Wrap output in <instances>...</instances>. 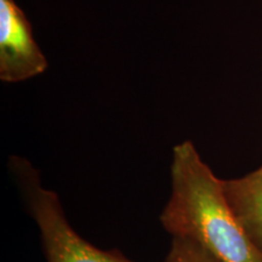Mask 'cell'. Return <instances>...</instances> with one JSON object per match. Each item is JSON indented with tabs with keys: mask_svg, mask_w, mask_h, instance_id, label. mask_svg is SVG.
Here are the masks:
<instances>
[{
	"mask_svg": "<svg viewBox=\"0 0 262 262\" xmlns=\"http://www.w3.org/2000/svg\"><path fill=\"white\" fill-rule=\"evenodd\" d=\"M163 262H220L204 247L189 238L171 237L169 253Z\"/></svg>",
	"mask_w": 262,
	"mask_h": 262,
	"instance_id": "5b68a950",
	"label": "cell"
},
{
	"mask_svg": "<svg viewBox=\"0 0 262 262\" xmlns=\"http://www.w3.org/2000/svg\"><path fill=\"white\" fill-rule=\"evenodd\" d=\"M170 178L171 192L159 220L171 237L192 239L220 262H262V251L226 201L222 180L192 141L173 147Z\"/></svg>",
	"mask_w": 262,
	"mask_h": 262,
	"instance_id": "6da1fadb",
	"label": "cell"
},
{
	"mask_svg": "<svg viewBox=\"0 0 262 262\" xmlns=\"http://www.w3.org/2000/svg\"><path fill=\"white\" fill-rule=\"evenodd\" d=\"M31 22L15 0H0V79L21 83L48 70Z\"/></svg>",
	"mask_w": 262,
	"mask_h": 262,
	"instance_id": "3957f363",
	"label": "cell"
},
{
	"mask_svg": "<svg viewBox=\"0 0 262 262\" xmlns=\"http://www.w3.org/2000/svg\"><path fill=\"white\" fill-rule=\"evenodd\" d=\"M10 172L27 214L39 229L47 262H136L119 250H103L81 237L68 221L57 193L42 186L31 163L12 157Z\"/></svg>",
	"mask_w": 262,
	"mask_h": 262,
	"instance_id": "7a4b0ae2",
	"label": "cell"
},
{
	"mask_svg": "<svg viewBox=\"0 0 262 262\" xmlns=\"http://www.w3.org/2000/svg\"><path fill=\"white\" fill-rule=\"evenodd\" d=\"M229 208L262 251V165L243 178L222 180Z\"/></svg>",
	"mask_w": 262,
	"mask_h": 262,
	"instance_id": "277c9868",
	"label": "cell"
}]
</instances>
